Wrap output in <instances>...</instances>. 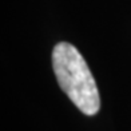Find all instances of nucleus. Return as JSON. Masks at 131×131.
<instances>
[{"instance_id":"f257e3e1","label":"nucleus","mask_w":131,"mask_h":131,"mask_svg":"<svg viewBox=\"0 0 131 131\" xmlns=\"http://www.w3.org/2000/svg\"><path fill=\"white\" fill-rule=\"evenodd\" d=\"M52 67L59 86L84 115H95L100 108L96 83L80 52L67 41L52 51Z\"/></svg>"}]
</instances>
